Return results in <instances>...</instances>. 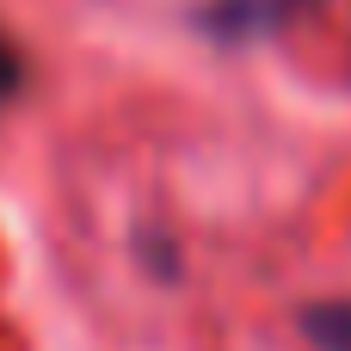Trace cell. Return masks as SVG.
<instances>
[{"label": "cell", "instance_id": "obj_1", "mask_svg": "<svg viewBox=\"0 0 351 351\" xmlns=\"http://www.w3.org/2000/svg\"><path fill=\"white\" fill-rule=\"evenodd\" d=\"M302 333L321 351H351V302H315L302 315Z\"/></svg>", "mask_w": 351, "mask_h": 351}, {"label": "cell", "instance_id": "obj_2", "mask_svg": "<svg viewBox=\"0 0 351 351\" xmlns=\"http://www.w3.org/2000/svg\"><path fill=\"white\" fill-rule=\"evenodd\" d=\"M284 6H290V0H216L210 12H216V25H222V31H234V37H241V31H253V25H271Z\"/></svg>", "mask_w": 351, "mask_h": 351}, {"label": "cell", "instance_id": "obj_3", "mask_svg": "<svg viewBox=\"0 0 351 351\" xmlns=\"http://www.w3.org/2000/svg\"><path fill=\"white\" fill-rule=\"evenodd\" d=\"M19 93V49L0 37V99H12Z\"/></svg>", "mask_w": 351, "mask_h": 351}]
</instances>
